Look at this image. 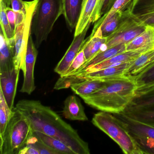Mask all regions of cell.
I'll list each match as a JSON object with an SVG mask.
<instances>
[{
	"label": "cell",
	"mask_w": 154,
	"mask_h": 154,
	"mask_svg": "<svg viewBox=\"0 0 154 154\" xmlns=\"http://www.w3.org/2000/svg\"><path fill=\"white\" fill-rule=\"evenodd\" d=\"M15 108L27 119L33 131H38L59 140L75 154L91 153L88 143L81 137L77 130L40 101L20 100Z\"/></svg>",
	"instance_id": "1"
},
{
	"label": "cell",
	"mask_w": 154,
	"mask_h": 154,
	"mask_svg": "<svg viewBox=\"0 0 154 154\" xmlns=\"http://www.w3.org/2000/svg\"><path fill=\"white\" fill-rule=\"evenodd\" d=\"M137 88L133 79L123 75L108 79L99 91L82 99L87 105L100 111L119 113L129 105Z\"/></svg>",
	"instance_id": "2"
},
{
	"label": "cell",
	"mask_w": 154,
	"mask_h": 154,
	"mask_svg": "<svg viewBox=\"0 0 154 154\" xmlns=\"http://www.w3.org/2000/svg\"><path fill=\"white\" fill-rule=\"evenodd\" d=\"M92 123L115 141L124 154H144L125 124L115 115L99 112L94 115Z\"/></svg>",
	"instance_id": "3"
},
{
	"label": "cell",
	"mask_w": 154,
	"mask_h": 154,
	"mask_svg": "<svg viewBox=\"0 0 154 154\" xmlns=\"http://www.w3.org/2000/svg\"><path fill=\"white\" fill-rule=\"evenodd\" d=\"M34 133L27 119L16 108L5 132L0 136V154H18Z\"/></svg>",
	"instance_id": "4"
},
{
	"label": "cell",
	"mask_w": 154,
	"mask_h": 154,
	"mask_svg": "<svg viewBox=\"0 0 154 154\" xmlns=\"http://www.w3.org/2000/svg\"><path fill=\"white\" fill-rule=\"evenodd\" d=\"M63 15L62 0H38L31 25V33L38 48L47 39L57 20Z\"/></svg>",
	"instance_id": "5"
},
{
	"label": "cell",
	"mask_w": 154,
	"mask_h": 154,
	"mask_svg": "<svg viewBox=\"0 0 154 154\" xmlns=\"http://www.w3.org/2000/svg\"><path fill=\"white\" fill-rule=\"evenodd\" d=\"M38 0L25 2L26 15L24 20L16 28L15 33L14 66L17 70L25 71L28 43L31 33V25Z\"/></svg>",
	"instance_id": "6"
},
{
	"label": "cell",
	"mask_w": 154,
	"mask_h": 154,
	"mask_svg": "<svg viewBox=\"0 0 154 154\" xmlns=\"http://www.w3.org/2000/svg\"><path fill=\"white\" fill-rule=\"evenodd\" d=\"M146 26L126 8L117 29L107 37V42L103 48V51L119 45H127L141 34Z\"/></svg>",
	"instance_id": "7"
},
{
	"label": "cell",
	"mask_w": 154,
	"mask_h": 154,
	"mask_svg": "<svg viewBox=\"0 0 154 154\" xmlns=\"http://www.w3.org/2000/svg\"><path fill=\"white\" fill-rule=\"evenodd\" d=\"M37 48L32 36L30 35L28 43L25 63V71L24 74V81L20 90L21 93L30 94L36 88L34 77V69L37 57Z\"/></svg>",
	"instance_id": "8"
},
{
	"label": "cell",
	"mask_w": 154,
	"mask_h": 154,
	"mask_svg": "<svg viewBox=\"0 0 154 154\" xmlns=\"http://www.w3.org/2000/svg\"><path fill=\"white\" fill-rule=\"evenodd\" d=\"M19 73V70H17L14 67L0 72V90L2 91L7 103L11 110L14 108Z\"/></svg>",
	"instance_id": "9"
},
{
	"label": "cell",
	"mask_w": 154,
	"mask_h": 154,
	"mask_svg": "<svg viewBox=\"0 0 154 154\" xmlns=\"http://www.w3.org/2000/svg\"><path fill=\"white\" fill-rule=\"evenodd\" d=\"M90 26L91 25H89L81 34L74 37L66 53L56 66L54 72L60 76H63L64 75L82 48L86 41L85 36Z\"/></svg>",
	"instance_id": "10"
},
{
	"label": "cell",
	"mask_w": 154,
	"mask_h": 154,
	"mask_svg": "<svg viewBox=\"0 0 154 154\" xmlns=\"http://www.w3.org/2000/svg\"><path fill=\"white\" fill-rule=\"evenodd\" d=\"M124 123L131 136L154 139V125L131 118L123 112L114 114Z\"/></svg>",
	"instance_id": "11"
},
{
	"label": "cell",
	"mask_w": 154,
	"mask_h": 154,
	"mask_svg": "<svg viewBox=\"0 0 154 154\" xmlns=\"http://www.w3.org/2000/svg\"><path fill=\"white\" fill-rule=\"evenodd\" d=\"M126 8L146 26L154 27V0H132Z\"/></svg>",
	"instance_id": "12"
},
{
	"label": "cell",
	"mask_w": 154,
	"mask_h": 154,
	"mask_svg": "<svg viewBox=\"0 0 154 154\" xmlns=\"http://www.w3.org/2000/svg\"><path fill=\"white\" fill-rule=\"evenodd\" d=\"M154 106V83L137 88L133 99L123 112Z\"/></svg>",
	"instance_id": "13"
},
{
	"label": "cell",
	"mask_w": 154,
	"mask_h": 154,
	"mask_svg": "<svg viewBox=\"0 0 154 154\" xmlns=\"http://www.w3.org/2000/svg\"><path fill=\"white\" fill-rule=\"evenodd\" d=\"M150 50L151 49L144 48L133 51H126L89 68L84 72H94L107 67L118 65L122 63L131 62L135 60L143 53Z\"/></svg>",
	"instance_id": "14"
},
{
	"label": "cell",
	"mask_w": 154,
	"mask_h": 154,
	"mask_svg": "<svg viewBox=\"0 0 154 154\" xmlns=\"http://www.w3.org/2000/svg\"><path fill=\"white\" fill-rule=\"evenodd\" d=\"M107 40V37L103 36L100 27H99L96 31L92 32L91 35L86 39L82 48L84 52L85 63L102 52L103 48Z\"/></svg>",
	"instance_id": "15"
},
{
	"label": "cell",
	"mask_w": 154,
	"mask_h": 154,
	"mask_svg": "<svg viewBox=\"0 0 154 154\" xmlns=\"http://www.w3.org/2000/svg\"><path fill=\"white\" fill-rule=\"evenodd\" d=\"M63 115L65 119L70 120H88L81 100L75 95H70L65 100Z\"/></svg>",
	"instance_id": "16"
},
{
	"label": "cell",
	"mask_w": 154,
	"mask_h": 154,
	"mask_svg": "<svg viewBox=\"0 0 154 154\" xmlns=\"http://www.w3.org/2000/svg\"><path fill=\"white\" fill-rule=\"evenodd\" d=\"M100 0H83L82 11L75 28L74 37L81 34L85 28L94 23L95 11Z\"/></svg>",
	"instance_id": "17"
},
{
	"label": "cell",
	"mask_w": 154,
	"mask_h": 154,
	"mask_svg": "<svg viewBox=\"0 0 154 154\" xmlns=\"http://www.w3.org/2000/svg\"><path fill=\"white\" fill-rule=\"evenodd\" d=\"M154 64V48L143 53L131 62L124 76L133 79Z\"/></svg>",
	"instance_id": "18"
},
{
	"label": "cell",
	"mask_w": 154,
	"mask_h": 154,
	"mask_svg": "<svg viewBox=\"0 0 154 154\" xmlns=\"http://www.w3.org/2000/svg\"><path fill=\"white\" fill-rule=\"evenodd\" d=\"M63 15L71 29L75 28L82 11L83 0H62Z\"/></svg>",
	"instance_id": "19"
},
{
	"label": "cell",
	"mask_w": 154,
	"mask_h": 154,
	"mask_svg": "<svg viewBox=\"0 0 154 154\" xmlns=\"http://www.w3.org/2000/svg\"><path fill=\"white\" fill-rule=\"evenodd\" d=\"M15 55V40L8 42L3 33L0 31V72L14 67L13 59Z\"/></svg>",
	"instance_id": "20"
},
{
	"label": "cell",
	"mask_w": 154,
	"mask_h": 154,
	"mask_svg": "<svg viewBox=\"0 0 154 154\" xmlns=\"http://www.w3.org/2000/svg\"><path fill=\"white\" fill-rule=\"evenodd\" d=\"M125 51H126V45H119L107 48L104 51L99 53L90 61L84 63L81 67L72 74L83 72L89 68Z\"/></svg>",
	"instance_id": "21"
},
{
	"label": "cell",
	"mask_w": 154,
	"mask_h": 154,
	"mask_svg": "<svg viewBox=\"0 0 154 154\" xmlns=\"http://www.w3.org/2000/svg\"><path fill=\"white\" fill-rule=\"evenodd\" d=\"M154 48V27L147 26L145 30L126 45V51Z\"/></svg>",
	"instance_id": "22"
},
{
	"label": "cell",
	"mask_w": 154,
	"mask_h": 154,
	"mask_svg": "<svg viewBox=\"0 0 154 154\" xmlns=\"http://www.w3.org/2000/svg\"><path fill=\"white\" fill-rule=\"evenodd\" d=\"M108 80H93L73 85L71 87L75 94L81 98L87 97L103 87Z\"/></svg>",
	"instance_id": "23"
},
{
	"label": "cell",
	"mask_w": 154,
	"mask_h": 154,
	"mask_svg": "<svg viewBox=\"0 0 154 154\" xmlns=\"http://www.w3.org/2000/svg\"><path fill=\"white\" fill-rule=\"evenodd\" d=\"M122 13L123 11H119L108 19L100 22L98 21L94 25L93 31H96L99 27H100L103 36L107 37L117 29L122 17Z\"/></svg>",
	"instance_id": "24"
},
{
	"label": "cell",
	"mask_w": 154,
	"mask_h": 154,
	"mask_svg": "<svg viewBox=\"0 0 154 154\" xmlns=\"http://www.w3.org/2000/svg\"><path fill=\"white\" fill-rule=\"evenodd\" d=\"M34 133L45 144L59 154H75L70 147L59 140L38 131H34Z\"/></svg>",
	"instance_id": "25"
},
{
	"label": "cell",
	"mask_w": 154,
	"mask_h": 154,
	"mask_svg": "<svg viewBox=\"0 0 154 154\" xmlns=\"http://www.w3.org/2000/svg\"><path fill=\"white\" fill-rule=\"evenodd\" d=\"M5 0H0V24L1 30L8 42L15 40V33L12 30L6 12Z\"/></svg>",
	"instance_id": "26"
},
{
	"label": "cell",
	"mask_w": 154,
	"mask_h": 154,
	"mask_svg": "<svg viewBox=\"0 0 154 154\" xmlns=\"http://www.w3.org/2000/svg\"><path fill=\"white\" fill-rule=\"evenodd\" d=\"M12 112L13 110L9 107L2 91L0 90V136L5 132Z\"/></svg>",
	"instance_id": "27"
},
{
	"label": "cell",
	"mask_w": 154,
	"mask_h": 154,
	"mask_svg": "<svg viewBox=\"0 0 154 154\" xmlns=\"http://www.w3.org/2000/svg\"><path fill=\"white\" fill-rule=\"evenodd\" d=\"M26 145L32 146L39 151L40 154H59L57 151L45 144L34 133L28 140Z\"/></svg>",
	"instance_id": "28"
},
{
	"label": "cell",
	"mask_w": 154,
	"mask_h": 154,
	"mask_svg": "<svg viewBox=\"0 0 154 154\" xmlns=\"http://www.w3.org/2000/svg\"><path fill=\"white\" fill-rule=\"evenodd\" d=\"M133 79L137 88L154 83V64Z\"/></svg>",
	"instance_id": "29"
},
{
	"label": "cell",
	"mask_w": 154,
	"mask_h": 154,
	"mask_svg": "<svg viewBox=\"0 0 154 154\" xmlns=\"http://www.w3.org/2000/svg\"><path fill=\"white\" fill-rule=\"evenodd\" d=\"M116 0H100L95 11L94 17V22L100 20L106 15L111 8Z\"/></svg>",
	"instance_id": "30"
},
{
	"label": "cell",
	"mask_w": 154,
	"mask_h": 154,
	"mask_svg": "<svg viewBox=\"0 0 154 154\" xmlns=\"http://www.w3.org/2000/svg\"><path fill=\"white\" fill-rule=\"evenodd\" d=\"M131 1L132 0H116L109 11L106 15L103 16L98 21L102 22L103 20L108 19L116 12L124 10L131 3Z\"/></svg>",
	"instance_id": "31"
},
{
	"label": "cell",
	"mask_w": 154,
	"mask_h": 154,
	"mask_svg": "<svg viewBox=\"0 0 154 154\" xmlns=\"http://www.w3.org/2000/svg\"><path fill=\"white\" fill-rule=\"evenodd\" d=\"M85 62H86V59L85 56L84 52L83 49L82 48L74 61H73L72 63L68 68V70L63 76L69 75L73 73L75 70L81 67L85 63Z\"/></svg>",
	"instance_id": "32"
},
{
	"label": "cell",
	"mask_w": 154,
	"mask_h": 154,
	"mask_svg": "<svg viewBox=\"0 0 154 154\" xmlns=\"http://www.w3.org/2000/svg\"><path fill=\"white\" fill-rule=\"evenodd\" d=\"M6 12L7 14L8 20L9 21L10 24L11 26L12 30L15 33L16 29V15L15 11L12 9V8L7 7L6 8Z\"/></svg>",
	"instance_id": "33"
},
{
	"label": "cell",
	"mask_w": 154,
	"mask_h": 154,
	"mask_svg": "<svg viewBox=\"0 0 154 154\" xmlns=\"http://www.w3.org/2000/svg\"><path fill=\"white\" fill-rule=\"evenodd\" d=\"M12 9L15 12H26L25 2L22 0H10Z\"/></svg>",
	"instance_id": "34"
},
{
	"label": "cell",
	"mask_w": 154,
	"mask_h": 154,
	"mask_svg": "<svg viewBox=\"0 0 154 154\" xmlns=\"http://www.w3.org/2000/svg\"><path fill=\"white\" fill-rule=\"evenodd\" d=\"M18 154H40L39 151L32 146L26 145L20 149Z\"/></svg>",
	"instance_id": "35"
},
{
	"label": "cell",
	"mask_w": 154,
	"mask_h": 154,
	"mask_svg": "<svg viewBox=\"0 0 154 154\" xmlns=\"http://www.w3.org/2000/svg\"><path fill=\"white\" fill-rule=\"evenodd\" d=\"M16 15V28L19 25L22 23L25 17L26 12H15Z\"/></svg>",
	"instance_id": "36"
},
{
	"label": "cell",
	"mask_w": 154,
	"mask_h": 154,
	"mask_svg": "<svg viewBox=\"0 0 154 154\" xmlns=\"http://www.w3.org/2000/svg\"><path fill=\"white\" fill-rule=\"evenodd\" d=\"M6 1V2H7V0H5Z\"/></svg>",
	"instance_id": "37"
}]
</instances>
